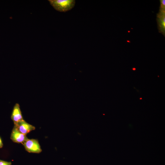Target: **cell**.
Here are the masks:
<instances>
[{
    "instance_id": "cell-6",
    "label": "cell",
    "mask_w": 165,
    "mask_h": 165,
    "mask_svg": "<svg viewBox=\"0 0 165 165\" xmlns=\"http://www.w3.org/2000/svg\"><path fill=\"white\" fill-rule=\"evenodd\" d=\"M11 162L0 160V165H11Z\"/></svg>"
},
{
    "instance_id": "cell-10",
    "label": "cell",
    "mask_w": 165,
    "mask_h": 165,
    "mask_svg": "<svg viewBox=\"0 0 165 165\" xmlns=\"http://www.w3.org/2000/svg\"><path fill=\"white\" fill-rule=\"evenodd\" d=\"M133 69L134 70H135L136 69L135 68H133Z\"/></svg>"
},
{
    "instance_id": "cell-7",
    "label": "cell",
    "mask_w": 165,
    "mask_h": 165,
    "mask_svg": "<svg viewBox=\"0 0 165 165\" xmlns=\"http://www.w3.org/2000/svg\"><path fill=\"white\" fill-rule=\"evenodd\" d=\"M3 146V144L2 142V139L0 137V148L2 147Z\"/></svg>"
},
{
    "instance_id": "cell-9",
    "label": "cell",
    "mask_w": 165,
    "mask_h": 165,
    "mask_svg": "<svg viewBox=\"0 0 165 165\" xmlns=\"http://www.w3.org/2000/svg\"><path fill=\"white\" fill-rule=\"evenodd\" d=\"M127 42H130V41H129V40H127Z\"/></svg>"
},
{
    "instance_id": "cell-1",
    "label": "cell",
    "mask_w": 165,
    "mask_h": 165,
    "mask_svg": "<svg viewBox=\"0 0 165 165\" xmlns=\"http://www.w3.org/2000/svg\"><path fill=\"white\" fill-rule=\"evenodd\" d=\"M50 5L57 11L65 12L71 10L74 6V0H49Z\"/></svg>"
},
{
    "instance_id": "cell-2",
    "label": "cell",
    "mask_w": 165,
    "mask_h": 165,
    "mask_svg": "<svg viewBox=\"0 0 165 165\" xmlns=\"http://www.w3.org/2000/svg\"><path fill=\"white\" fill-rule=\"evenodd\" d=\"M22 144L25 150L29 152L39 153L42 151L38 141L37 139H28Z\"/></svg>"
},
{
    "instance_id": "cell-5",
    "label": "cell",
    "mask_w": 165,
    "mask_h": 165,
    "mask_svg": "<svg viewBox=\"0 0 165 165\" xmlns=\"http://www.w3.org/2000/svg\"><path fill=\"white\" fill-rule=\"evenodd\" d=\"M11 119L12 120L14 125L20 121L23 120L20 108L19 105L16 103L13 108L11 116Z\"/></svg>"
},
{
    "instance_id": "cell-3",
    "label": "cell",
    "mask_w": 165,
    "mask_h": 165,
    "mask_svg": "<svg viewBox=\"0 0 165 165\" xmlns=\"http://www.w3.org/2000/svg\"><path fill=\"white\" fill-rule=\"evenodd\" d=\"M10 138L14 142L22 144L28 139L26 135L20 132L14 126L11 133Z\"/></svg>"
},
{
    "instance_id": "cell-4",
    "label": "cell",
    "mask_w": 165,
    "mask_h": 165,
    "mask_svg": "<svg viewBox=\"0 0 165 165\" xmlns=\"http://www.w3.org/2000/svg\"><path fill=\"white\" fill-rule=\"evenodd\" d=\"M14 126L20 132L25 135L35 129L34 126L28 123L24 120L19 122Z\"/></svg>"
},
{
    "instance_id": "cell-8",
    "label": "cell",
    "mask_w": 165,
    "mask_h": 165,
    "mask_svg": "<svg viewBox=\"0 0 165 165\" xmlns=\"http://www.w3.org/2000/svg\"><path fill=\"white\" fill-rule=\"evenodd\" d=\"M160 1L161 3V5L162 6H165V0H162L161 1Z\"/></svg>"
}]
</instances>
